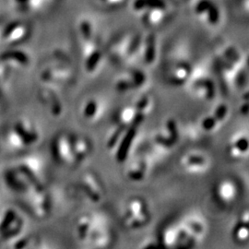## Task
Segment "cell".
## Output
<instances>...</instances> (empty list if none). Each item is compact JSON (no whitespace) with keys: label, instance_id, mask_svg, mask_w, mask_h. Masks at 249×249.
I'll list each match as a JSON object with an SVG mask.
<instances>
[{"label":"cell","instance_id":"20","mask_svg":"<svg viewBox=\"0 0 249 249\" xmlns=\"http://www.w3.org/2000/svg\"><path fill=\"white\" fill-rule=\"evenodd\" d=\"M71 142L73 165H80L89 158L91 152V143L89 139L80 134H70Z\"/></svg>","mask_w":249,"mask_h":249},{"label":"cell","instance_id":"32","mask_svg":"<svg viewBox=\"0 0 249 249\" xmlns=\"http://www.w3.org/2000/svg\"><path fill=\"white\" fill-rule=\"evenodd\" d=\"M100 1H102V2H103V1H104V0H100Z\"/></svg>","mask_w":249,"mask_h":249},{"label":"cell","instance_id":"16","mask_svg":"<svg viewBox=\"0 0 249 249\" xmlns=\"http://www.w3.org/2000/svg\"><path fill=\"white\" fill-rule=\"evenodd\" d=\"M42 80L49 85H68L75 80V74L67 64L49 67L42 73Z\"/></svg>","mask_w":249,"mask_h":249},{"label":"cell","instance_id":"11","mask_svg":"<svg viewBox=\"0 0 249 249\" xmlns=\"http://www.w3.org/2000/svg\"><path fill=\"white\" fill-rule=\"evenodd\" d=\"M81 61L88 74H94L100 70L103 63V50L96 38L82 40Z\"/></svg>","mask_w":249,"mask_h":249},{"label":"cell","instance_id":"29","mask_svg":"<svg viewBox=\"0 0 249 249\" xmlns=\"http://www.w3.org/2000/svg\"><path fill=\"white\" fill-rule=\"evenodd\" d=\"M9 143L10 146L14 149H21L23 147H26L27 144L25 141L22 139V137L19 135L18 131L16 129L12 130L9 134Z\"/></svg>","mask_w":249,"mask_h":249},{"label":"cell","instance_id":"2","mask_svg":"<svg viewBox=\"0 0 249 249\" xmlns=\"http://www.w3.org/2000/svg\"><path fill=\"white\" fill-rule=\"evenodd\" d=\"M185 86H187L189 93L199 101L209 103L216 98V82L212 72L204 67L193 68Z\"/></svg>","mask_w":249,"mask_h":249},{"label":"cell","instance_id":"24","mask_svg":"<svg viewBox=\"0 0 249 249\" xmlns=\"http://www.w3.org/2000/svg\"><path fill=\"white\" fill-rule=\"evenodd\" d=\"M39 96L42 103L48 108L53 116H61L63 112V104L58 92L54 87L49 84H45L39 91Z\"/></svg>","mask_w":249,"mask_h":249},{"label":"cell","instance_id":"6","mask_svg":"<svg viewBox=\"0 0 249 249\" xmlns=\"http://www.w3.org/2000/svg\"><path fill=\"white\" fill-rule=\"evenodd\" d=\"M75 190L80 197L90 203H98L105 195V187L101 179L92 172H87L80 177L75 186Z\"/></svg>","mask_w":249,"mask_h":249},{"label":"cell","instance_id":"18","mask_svg":"<svg viewBox=\"0 0 249 249\" xmlns=\"http://www.w3.org/2000/svg\"><path fill=\"white\" fill-rule=\"evenodd\" d=\"M151 170V162L148 156L140 155L130 160L125 168L124 175L126 178L133 183L143 182Z\"/></svg>","mask_w":249,"mask_h":249},{"label":"cell","instance_id":"13","mask_svg":"<svg viewBox=\"0 0 249 249\" xmlns=\"http://www.w3.org/2000/svg\"><path fill=\"white\" fill-rule=\"evenodd\" d=\"M113 233L107 218L99 214L98 219L89 233L86 245L94 249H106L110 246Z\"/></svg>","mask_w":249,"mask_h":249},{"label":"cell","instance_id":"12","mask_svg":"<svg viewBox=\"0 0 249 249\" xmlns=\"http://www.w3.org/2000/svg\"><path fill=\"white\" fill-rule=\"evenodd\" d=\"M193 67L188 59L183 57H176L170 62L165 72L166 81L172 86L180 87L186 85L189 79Z\"/></svg>","mask_w":249,"mask_h":249},{"label":"cell","instance_id":"10","mask_svg":"<svg viewBox=\"0 0 249 249\" xmlns=\"http://www.w3.org/2000/svg\"><path fill=\"white\" fill-rule=\"evenodd\" d=\"M230 115V107L224 103H219L198 120V127L204 133L218 131L227 121Z\"/></svg>","mask_w":249,"mask_h":249},{"label":"cell","instance_id":"28","mask_svg":"<svg viewBox=\"0 0 249 249\" xmlns=\"http://www.w3.org/2000/svg\"><path fill=\"white\" fill-rule=\"evenodd\" d=\"M178 224H170L160 234V246L168 249H178Z\"/></svg>","mask_w":249,"mask_h":249},{"label":"cell","instance_id":"31","mask_svg":"<svg viewBox=\"0 0 249 249\" xmlns=\"http://www.w3.org/2000/svg\"><path fill=\"white\" fill-rule=\"evenodd\" d=\"M125 0H104L103 3L107 4L109 7H118L124 4Z\"/></svg>","mask_w":249,"mask_h":249},{"label":"cell","instance_id":"23","mask_svg":"<svg viewBox=\"0 0 249 249\" xmlns=\"http://www.w3.org/2000/svg\"><path fill=\"white\" fill-rule=\"evenodd\" d=\"M30 201L33 210L39 218H45L49 213L50 201L45 189L40 184H34L31 186Z\"/></svg>","mask_w":249,"mask_h":249},{"label":"cell","instance_id":"27","mask_svg":"<svg viewBox=\"0 0 249 249\" xmlns=\"http://www.w3.org/2000/svg\"><path fill=\"white\" fill-rule=\"evenodd\" d=\"M15 129L22 137L27 145L35 144L39 140V133L36 129V125L28 119H20L16 124Z\"/></svg>","mask_w":249,"mask_h":249},{"label":"cell","instance_id":"25","mask_svg":"<svg viewBox=\"0 0 249 249\" xmlns=\"http://www.w3.org/2000/svg\"><path fill=\"white\" fill-rule=\"evenodd\" d=\"M99 214L94 213H86L80 215L75 223L74 232L75 236L80 243L86 244L89 233L98 219Z\"/></svg>","mask_w":249,"mask_h":249},{"label":"cell","instance_id":"15","mask_svg":"<svg viewBox=\"0 0 249 249\" xmlns=\"http://www.w3.org/2000/svg\"><path fill=\"white\" fill-rule=\"evenodd\" d=\"M106 103L99 97L86 98L80 106V116L83 121L93 124L100 121L106 114Z\"/></svg>","mask_w":249,"mask_h":249},{"label":"cell","instance_id":"21","mask_svg":"<svg viewBox=\"0 0 249 249\" xmlns=\"http://www.w3.org/2000/svg\"><path fill=\"white\" fill-rule=\"evenodd\" d=\"M238 187L236 183L230 178L220 180L214 187V195L222 205L232 204L238 196Z\"/></svg>","mask_w":249,"mask_h":249},{"label":"cell","instance_id":"4","mask_svg":"<svg viewBox=\"0 0 249 249\" xmlns=\"http://www.w3.org/2000/svg\"><path fill=\"white\" fill-rule=\"evenodd\" d=\"M132 9L147 26L161 25L168 17L167 5L163 0H134Z\"/></svg>","mask_w":249,"mask_h":249},{"label":"cell","instance_id":"1","mask_svg":"<svg viewBox=\"0 0 249 249\" xmlns=\"http://www.w3.org/2000/svg\"><path fill=\"white\" fill-rule=\"evenodd\" d=\"M178 249H192L203 240L207 223L199 214H189L178 223Z\"/></svg>","mask_w":249,"mask_h":249},{"label":"cell","instance_id":"5","mask_svg":"<svg viewBox=\"0 0 249 249\" xmlns=\"http://www.w3.org/2000/svg\"><path fill=\"white\" fill-rule=\"evenodd\" d=\"M179 140V127L174 119H166L154 131L151 139V146L155 152L165 153L172 151Z\"/></svg>","mask_w":249,"mask_h":249},{"label":"cell","instance_id":"22","mask_svg":"<svg viewBox=\"0 0 249 249\" xmlns=\"http://www.w3.org/2000/svg\"><path fill=\"white\" fill-rule=\"evenodd\" d=\"M53 153L55 160L65 165H73L71 142L70 134H58L53 142Z\"/></svg>","mask_w":249,"mask_h":249},{"label":"cell","instance_id":"14","mask_svg":"<svg viewBox=\"0 0 249 249\" xmlns=\"http://www.w3.org/2000/svg\"><path fill=\"white\" fill-rule=\"evenodd\" d=\"M193 10L198 19L207 26H218L221 22V11L213 0H196Z\"/></svg>","mask_w":249,"mask_h":249},{"label":"cell","instance_id":"26","mask_svg":"<svg viewBox=\"0 0 249 249\" xmlns=\"http://www.w3.org/2000/svg\"><path fill=\"white\" fill-rule=\"evenodd\" d=\"M249 211L245 210L231 228V238L234 243L244 245L249 241Z\"/></svg>","mask_w":249,"mask_h":249},{"label":"cell","instance_id":"30","mask_svg":"<svg viewBox=\"0 0 249 249\" xmlns=\"http://www.w3.org/2000/svg\"><path fill=\"white\" fill-rule=\"evenodd\" d=\"M160 242L158 240H155L153 238L150 239H146L142 242V244L141 245V248L142 249H152V248H158L160 247Z\"/></svg>","mask_w":249,"mask_h":249},{"label":"cell","instance_id":"17","mask_svg":"<svg viewBox=\"0 0 249 249\" xmlns=\"http://www.w3.org/2000/svg\"><path fill=\"white\" fill-rule=\"evenodd\" d=\"M157 42L153 36H148L141 39L138 52L134 60H138L144 67L153 66L158 56Z\"/></svg>","mask_w":249,"mask_h":249},{"label":"cell","instance_id":"19","mask_svg":"<svg viewBox=\"0 0 249 249\" xmlns=\"http://www.w3.org/2000/svg\"><path fill=\"white\" fill-rule=\"evenodd\" d=\"M249 134L241 130L233 134L226 145V152L232 160H242L249 154Z\"/></svg>","mask_w":249,"mask_h":249},{"label":"cell","instance_id":"9","mask_svg":"<svg viewBox=\"0 0 249 249\" xmlns=\"http://www.w3.org/2000/svg\"><path fill=\"white\" fill-rule=\"evenodd\" d=\"M181 169L192 176L204 175L211 169L212 160L210 156L201 151H187L179 160Z\"/></svg>","mask_w":249,"mask_h":249},{"label":"cell","instance_id":"8","mask_svg":"<svg viewBox=\"0 0 249 249\" xmlns=\"http://www.w3.org/2000/svg\"><path fill=\"white\" fill-rule=\"evenodd\" d=\"M148 81V75L142 69L133 68L116 76L114 80V89L119 93L137 91L144 88Z\"/></svg>","mask_w":249,"mask_h":249},{"label":"cell","instance_id":"3","mask_svg":"<svg viewBox=\"0 0 249 249\" xmlns=\"http://www.w3.org/2000/svg\"><path fill=\"white\" fill-rule=\"evenodd\" d=\"M121 220L130 230L142 229L151 221L150 208L142 197L132 196L122 206Z\"/></svg>","mask_w":249,"mask_h":249},{"label":"cell","instance_id":"7","mask_svg":"<svg viewBox=\"0 0 249 249\" xmlns=\"http://www.w3.org/2000/svg\"><path fill=\"white\" fill-rule=\"evenodd\" d=\"M142 36L127 35L118 39L110 49L111 60L116 64L131 62L136 57Z\"/></svg>","mask_w":249,"mask_h":249}]
</instances>
